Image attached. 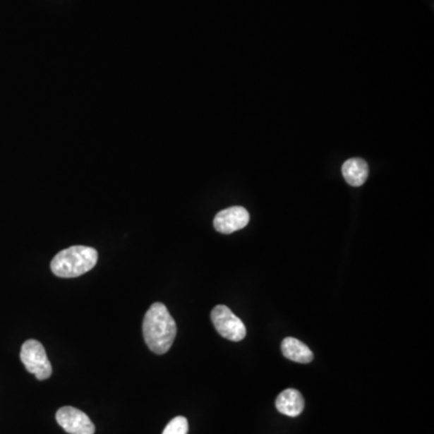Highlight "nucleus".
<instances>
[{
	"label": "nucleus",
	"instance_id": "1",
	"mask_svg": "<svg viewBox=\"0 0 434 434\" xmlns=\"http://www.w3.org/2000/svg\"><path fill=\"white\" fill-rule=\"evenodd\" d=\"M176 323L163 303H153L145 314L143 334L151 351L163 355L169 351L176 337Z\"/></svg>",
	"mask_w": 434,
	"mask_h": 434
},
{
	"label": "nucleus",
	"instance_id": "2",
	"mask_svg": "<svg viewBox=\"0 0 434 434\" xmlns=\"http://www.w3.org/2000/svg\"><path fill=\"white\" fill-rule=\"evenodd\" d=\"M98 262V253L88 246H71L62 250L51 260V270L58 277L71 279L81 277L95 268Z\"/></svg>",
	"mask_w": 434,
	"mask_h": 434
},
{
	"label": "nucleus",
	"instance_id": "3",
	"mask_svg": "<svg viewBox=\"0 0 434 434\" xmlns=\"http://www.w3.org/2000/svg\"><path fill=\"white\" fill-rule=\"evenodd\" d=\"M22 363L25 369L37 376V380H46L52 375V366L49 361L45 347L40 342L29 339L21 347Z\"/></svg>",
	"mask_w": 434,
	"mask_h": 434
},
{
	"label": "nucleus",
	"instance_id": "4",
	"mask_svg": "<svg viewBox=\"0 0 434 434\" xmlns=\"http://www.w3.org/2000/svg\"><path fill=\"white\" fill-rule=\"evenodd\" d=\"M211 321L221 337L231 342H240L246 337V327L226 306H217L211 311Z\"/></svg>",
	"mask_w": 434,
	"mask_h": 434
},
{
	"label": "nucleus",
	"instance_id": "5",
	"mask_svg": "<svg viewBox=\"0 0 434 434\" xmlns=\"http://www.w3.org/2000/svg\"><path fill=\"white\" fill-rule=\"evenodd\" d=\"M58 425L69 434H95V427L91 418L74 406H63L56 414Z\"/></svg>",
	"mask_w": 434,
	"mask_h": 434
},
{
	"label": "nucleus",
	"instance_id": "6",
	"mask_svg": "<svg viewBox=\"0 0 434 434\" xmlns=\"http://www.w3.org/2000/svg\"><path fill=\"white\" fill-rule=\"evenodd\" d=\"M250 221L248 210L243 207H231L219 211L214 219V227L222 234H231L246 227Z\"/></svg>",
	"mask_w": 434,
	"mask_h": 434
},
{
	"label": "nucleus",
	"instance_id": "7",
	"mask_svg": "<svg viewBox=\"0 0 434 434\" xmlns=\"http://www.w3.org/2000/svg\"><path fill=\"white\" fill-rule=\"evenodd\" d=\"M275 406L286 416L296 418L304 410V398L297 390L287 389L277 396Z\"/></svg>",
	"mask_w": 434,
	"mask_h": 434
},
{
	"label": "nucleus",
	"instance_id": "8",
	"mask_svg": "<svg viewBox=\"0 0 434 434\" xmlns=\"http://www.w3.org/2000/svg\"><path fill=\"white\" fill-rule=\"evenodd\" d=\"M342 173L350 186L360 187L368 179V164L361 158H350L342 167Z\"/></svg>",
	"mask_w": 434,
	"mask_h": 434
},
{
	"label": "nucleus",
	"instance_id": "9",
	"mask_svg": "<svg viewBox=\"0 0 434 434\" xmlns=\"http://www.w3.org/2000/svg\"><path fill=\"white\" fill-rule=\"evenodd\" d=\"M282 351L286 358L297 363H311V361L314 360V354L311 349L301 340L292 337H287L282 340Z\"/></svg>",
	"mask_w": 434,
	"mask_h": 434
},
{
	"label": "nucleus",
	"instance_id": "10",
	"mask_svg": "<svg viewBox=\"0 0 434 434\" xmlns=\"http://www.w3.org/2000/svg\"><path fill=\"white\" fill-rule=\"evenodd\" d=\"M188 433V421L183 416H176L167 425L162 434H187Z\"/></svg>",
	"mask_w": 434,
	"mask_h": 434
}]
</instances>
